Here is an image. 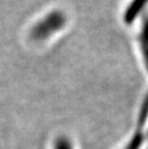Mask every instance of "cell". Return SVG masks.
<instances>
[{"instance_id": "1", "label": "cell", "mask_w": 148, "mask_h": 149, "mask_svg": "<svg viewBox=\"0 0 148 149\" xmlns=\"http://www.w3.org/2000/svg\"><path fill=\"white\" fill-rule=\"evenodd\" d=\"M68 21V15L64 10L60 8L51 9L31 26L29 38L36 42H48L67 27Z\"/></svg>"}, {"instance_id": "4", "label": "cell", "mask_w": 148, "mask_h": 149, "mask_svg": "<svg viewBox=\"0 0 148 149\" xmlns=\"http://www.w3.org/2000/svg\"><path fill=\"white\" fill-rule=\"evenodd\" d=\"M54 149H73V146L67 138H60L55 142Z\"/></svg>"}, {"instance_id": "3", "label": "cell", "mask_w": 148, "mask_h": 149, "mask_svg": "<svg viewBox=\"0 0 148 149\" xmlns=\"http://www.w3.org/2000/svg\"><path fill=\"white\" fill-rule=\"evenodd\" d=\"M138 45L143 65L148 71V15L143 18L138 30Z\"/></svg>"}, {"instance_id": "2", "label": "cell", "mask_w": 148, "mask_h": 149, "mask_svg": "<svg viewBox=\"0 0 148 149\" xmlns=\"http://www.w3.org/2000/svg\"><path fill=\"white\" fill-rule=\"evenodd\" d=\"M148 7V0H130L123 12V20L126 24L130 25L141 15Z\"/></svg>"}]
</instances>
